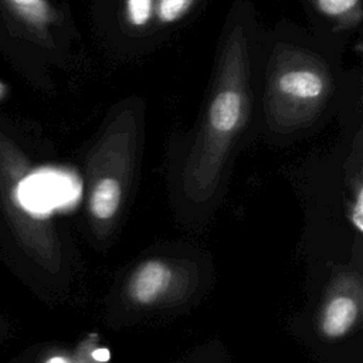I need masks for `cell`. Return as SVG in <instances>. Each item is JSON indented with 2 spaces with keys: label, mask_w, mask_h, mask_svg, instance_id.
<instances>
[{
  "label": "cell",
  "mask_w": 363,
  "mask_h": 363,
  "mask_svg": "<svg viewBox=\"0 0 363 363\" xmlns=\"http://www.w3.org/2000/svg\"><path fill=\"white\" fill-rule=\"evenodd\" d=\"M197 0H155V18L160 24H173L182 20Z\"/></svg>",
  "instance_id": "ba28073f"
},
{
  "label": "cell",
  "mask_w": 363,
  "mask_h": 363,
  "mask_svg": "<svg viewBox=\"0 0 363 363\" xmlns=\"http://www.w3.org/2000/svg\"><path fill=\"white\" fill-rule=\"evenodd\" d=\"M6 3L41 38H48V28L55 21V11L48 0H6Z\"/></svg>",
  "instance_id": "5b68a950"
},
{
  "label": "cell",
  "mask_w": 363,
  "mask_h": 363,
  "mask_svg": "<svg viewBox=\"0 0 363 363\" xmlns=\"http://www.w3.org/2000/svg\"><path fill=\"white\" fill-rule=\"evenodd\" d=\"M6 94H7V86H6V84L0 82V99H3L6 96Z\"/></svg>",
  "instance_id": "4fadbf2b"
},
{
  "label": "cell",
  "mask_w": 363,
  "mask_h": 363,
  "mask_svg": "<svg viewBox=\"0 0 363 363\" xmlns=\"http://www.w3.org/2000/svg\"><path fill=\"white\" fill-rule=\"evenodd\" d=\"M125 18L133 28H145L155 18V0H125Z\"/></svg>",
  "instance_id": "9c48e42d"
},
{
  "label": "cell",
  "mask_w": 363,
  "mask_h": 363,
  "mask_svg": "<svg viewBox=\"0 0 363 363\" xmlns=\"http://www.w3.org/2000/svg\"><path fill=\"white\" fill-rule=\"evenodd\" d=\"M170 277V271L163 262L147 261L136 269L130 279V296L138 303H152L167 288Z\"/></svg>",
  "instance_id": "277c9868"
},
{
  "label": "cell",
  "mask_w": 363,
  "mask_h": 363,
  "mask_svg": "<svg viewBox=\"0 0 363 363\" xmlns=\"http://www.w3.org/2000/svg\"><path fill=\"white\" fill-rule=\"evenodd\" d=\"M315 9L342 26L353 27L362 20V0H311Z\"/></svg>",
  "instance_id": "52a82bcc"
},
{
  "label": "cell",
  "mask_w": 363,
  "mask_h": 363,
  "mask_svg": "<svg viewBox=\"0 0 363 363\" xmlns=\"http://www.w3.org/2000/svg\"><path fill=\"white\" fill-rule=\"evenodd\" d=\"M138 119L132 108H122L109 121L86 162V201L91 217L99 223L116 217L132 176Z\"/></svg>",
  "instance_id": "3957f363"
},
{
  "label": "cell",
  "mask_w": 363,
  "mask_h": 363,
  "mask_svg": "<svg viewBox=\"0 0 363 363\" xmlns=\"http://www.w3.org/2000/svg\"><path fill=\"white\" fill-rule=\"evenodd\" d=\"M350 221L359 233L363 231V184L360 179L357 180L356 191L350 206Z\"/></svg>",
  "instance_id": "30bf717a"
},
{
  "label": "cell",
  "mask_w": 363,
  "mask_h": 363,
  "mask_svg": "<svg viewBox=\"0 0 363 363\" xmlns=\"http://www.w3.org/2000/svg\"><path fill=\"white\" fill-rule=\"evenodd\" d=\"M45 363H71V362L62 356H54V357H50Z\"/></svg>",
  "instance_id": "7c38bea8"
},
{
  "label": "cell",
  "mask_w": 363,
  "mask_h": 363,
  "mask_svg": "<svg viewBox=\"0 0 363 363\" xmlns=\"http://www.w3.org/2000/svg\"><path fill=\"white\" fill-rule=\"evenodd\" d=\"M250 111L248 38L237 23L223 41L210 99L184 162L182 182L190 199L207 200L216 191Z\"/></svg>",
  "instance_id": "6da1fadb"
},
{
  "label": "cell",
  "mask_w": 363,
  "mask_h": 363,
  "mask_svg": "<svg viewBox=\"0 0 363 363\" xmlns=\"http://www.w3.org/2000/svg\"><path fill=\"white\" fill-rule=\"evenodd\" d=\"M94 359L98 362H106L109 359V352L106 349H98L94 352Z\"/></svg>",
  "instance_id": "8fae6325"
},
{
  "label": "cell",
  "mask_w": 363,
  "mask_h": 363,
  "mask_svg": "<svg viewBox=\"0 0 363 363\" xmlns=\"http://www.w3.org/2000/svg\"><path fill=\"white\" fill-rule=\"evenodd\" d=\"M357 318V305L349 296H337L325 309L322 330L329 337L343 336Z\"/></svg>",
  "instance_id": "8992f818"
},
{
  "label": "cell",
  "mask_w": 363,
  "mask_h": 363,
  "mask_svg": "<svg viewBox=\"0 0 363 363\" xmlns=\"http://www.w3.org/2000/svg\"><path fill=\"white\" fill-rule=\"evenodd\" d=\"M332 88V74L325 60L308 50L278 44L267 67V123L285 133L309 126L329 101Z\"/></svg>",
  "instance_id": "7a4b0ae2"
}]
</instances>
